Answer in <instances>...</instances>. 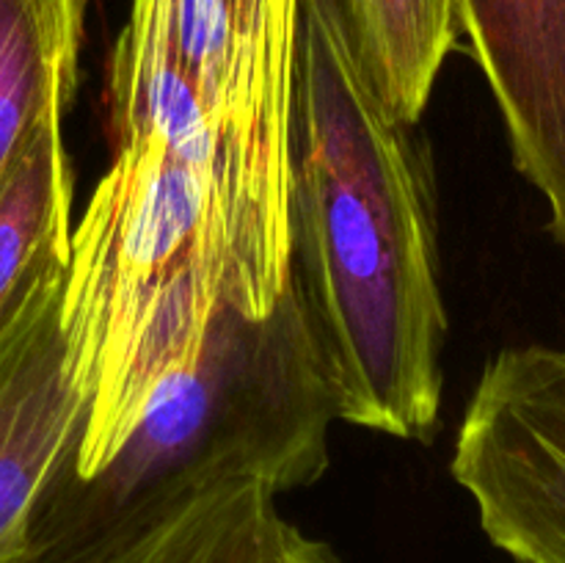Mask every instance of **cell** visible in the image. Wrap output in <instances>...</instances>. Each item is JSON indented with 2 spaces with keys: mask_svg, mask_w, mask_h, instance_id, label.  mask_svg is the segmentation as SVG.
Returning a JSON list of instances; mask_svg holds the SVG:
<instances>
[{
  "mask_svg": "<svg viewBox=\"0 0 565 563\" xmlns=\"http://www.w3.org/2000/svg\"><path fill=\"white\" fill-rule=\"evenodd\" d=\"M92 0H0V177L55 110H70Z\"/></svg>",
  "mask_w": 565,
  "mask_h": 563,
  "instance_id": "9c48e42d",
  "label": "cell"
},
{
  "mask_svg": "<svg viewBox=\"0 0 565 563\" xmlns=\"http://www.w3.org/2000/svg\"><path fill=\"white\" fill-rule=\"evenodd\" d=\"M334 397L296 290L265 318L226 304L204 351L160 384L108 464L55 469L28 524L25 563H66L202 491L265 484L276 497L329 469Z\"/></svg>",
  "mask_w": 565,
  "mask_h": 563,
  "instance_id": "3957f363",
  "label": "cell"
},
{
  "mask_svg": "<svg viewBox=\"0 0 565 563\" xmlns=\"http://www.w3.org/2000/svg\"><path fill=\"white\" fill-rule=\"evenodd\" d=\"M287 224L337 419L428 442L447 337L434 169L417 125L381 99L340 0H298Z\"/></svg>",
  "mask_w": 565,
  "mask_h": 563,
  "instance_id": "6da1fadb",
  "label": "cell"
},
{
  "mask_svg": "<svg viewBox=\"0 0 565 563\" xmlns=\"http://www.w3.org/2000/svg\"><path fill=\"white\" fill-rule=\"evenodd\" d=\"M450 472L497 550L516 563H565V346L489 359Z\"/></svg>",
  "mask_w": 565,
  "mask_h": 563,
  "instance_id": "5b68a950",
  "label": "cell"
},
{
  "mask_svg": "<svg viewBox=\"0 0 565 563\" xmlns=\"http://www.w3.org/2000/svg\"><path fill=\"white\" fill-rule=\"evenodd\" d=\"M64 119L66 110L50 114L0 177V331L70 263L75 171Z\"/></svg>",
  "mask_w": 565,
  "mask_h": 563,
  "instance_id": "ba28073f",
  "label": "cell"
},
{
  "mask_svg": "<svg viewBox=\"0 0 565 563\" xmlns=\"http://www.w3.org/2000/svg\"><path fill=\"white\" fill-rule=\"evenodd\" d=\"M276 513L265 484L215 486L66 563H259Z\"/></svg>",
  "mask_w": 565,
  "mask_h": 563,
  "instance_id": "30bf717a",
  "label": "cell"
},
{
  "mask_svg": "<svg viewBox=\"0 0 565 563\" xmlns=\"http://www.w3.org/2000/svg\"><path fill=\"white\" fill-rule=\"evenodd\" d=\"M114 160L72 226L61 320L86 419L58 472L114 458L230 304L218 155L202 127L110 116ZM232 307V304H230Z\"/></svg>",
  "mask_w": 565,
  "mask_h": 563,
  "instance_id": "7a4b0ae2",
  "label": "cell"
},
{
  "mask_svg": "<svg viewBox=\"0 0 565 563\" xmlns=\"http://www.w3.org/2000/svg\"><path fill=\"white\" fill-rule=\"evenodd\" d=\"M64 276L44 282L0 331V563H25L33 502L86 419L61 320Z\"/></svg>",
  "mask_w": 565,
  "mask_h": 563,
  "instance_id": "8992f818",
  "label": "cell"
},
{
  "mask_svg": "<svg viewBox=\"0 0 565 563\" xmlns=\"http://www.w3.org/2000/svg\"><path fill=\"white\" fill-rule=\"evenodd\" d=\"M298 3L132 0L125 31L158 50L188 83L221 166L230 241V304L274 312L290 285L287 141Z\"/></svg>",
  "mask_w": 565,
  "mask_h": 563,
  "instance_id": "277c9868",
  "label": "cell"
},
{
  "mask_svg": "<svg viewBox=\"0 0 565 563\" xmlns=\"http://www.w3.org/2000/svg\"><path fill=\"white\" fill-rule=\"evenodd\" d=\"M458 20L565 248V0H458Z\"/></svg>",
  "mask_w": 565,
  "mask_h": 563,
  "instance_id": "52a82bcc",
  "label": "cell"
},
{
  "mask_svg": "<svg viewBox=\"0 0 565 563\" xmlns=\"http://www.w3.org/2000/svg\"><path fill=\"white\" fill-rule=\"evenodd\" d=\"M340 6L386 108L419 125L461 36L458 0H340Z\"/></svg>",
  "mask_w": 565,
  "mask_h": 563,
  "instance_id": "8fae6325",
  "label": "cell"
},
{
  "mask_svg": "<svg viewBox=\"0 0 565 563\" xmlns=\"http://www.w3.org/2000/svg\"><path fill=\"white\" fill-rule=\"evenodd\" d=\"M259 563H342L337 552L331 550L326 541L312 539V535L301 533L296 524L281 519L276 513L274 524H270L268 544H265V555Z\"/></svg>",
  "mask_w": 565,
  "mask_h": 563,
  "instance_id": "7c38bea8",
  "label": "cell"
}]
</instances>
